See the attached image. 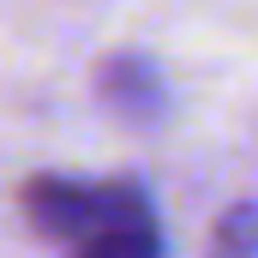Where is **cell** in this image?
<instances>
[{"mask_svg":"<svg viewBox=\"0 0 258 258\" xmlns=\"http://www.w3.org/2000/svg\"><path fill=\"white\" fill-rule=\"evenodd\" d=\"M126 186H84V180H54V174H42V180H30L24 186V222L36 228V234H48V240H78L84 228H96L114 204H120Z\"/></svg>","mask_w":258,"mask_h":258,"instance_id":"1","label":"cell"},{"mask_svg":"<svg viewBox=\"0 0 258 258\" xmlns=\"http://www.w3.org/2000/svg\"><path fill=\"white\" fill-rule=\"evenodd\" d=\"M156 252H162V228H156L144 192H132V186L96 228H84L72 240V258H156Z\"/></svg>","mask_w":258,"mask_h":258,"instance_id":"2","label":"cell"},{"mask_svg":"<svg viewBox=\"0 0 258 258\" xmlns=\"http://www.w3.org/2000/svg\"><path fill=\"white\" fill-rule=\"evenodd\" d=\"M210 258H258V204H234V210L216 222Z\"/></svg>","mask_w":258,"mask_h":258,"instance_id":"3","label":"cell"}]
</instances>
